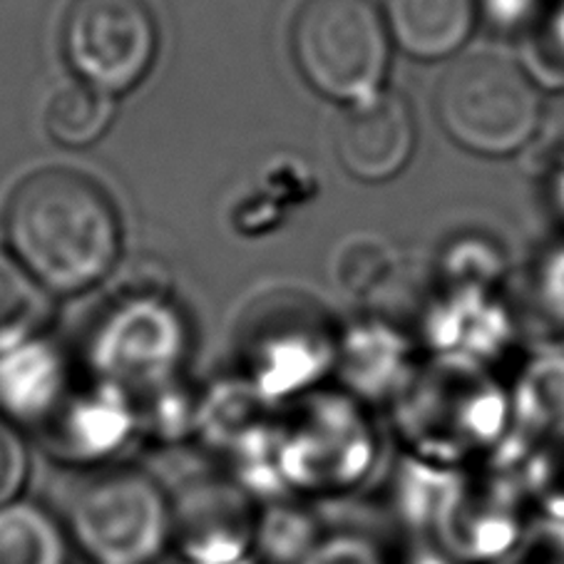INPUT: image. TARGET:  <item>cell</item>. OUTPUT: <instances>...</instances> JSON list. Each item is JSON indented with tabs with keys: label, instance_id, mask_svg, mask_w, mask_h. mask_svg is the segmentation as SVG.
<instances>
[{
	"label": "cell",
	"instance_id": "6da1fadb",
	"mask_svg": "<svg viewBox=\"0 0 564 564\" xmlns=\"http://www.w3.org/2000/svg\"><path fill=\"white\" fill-rule=\"evenodd\" d=\"M11 257L51 294L73 296L110 274L122 221L110 194L83 172L51 167L11 192L3 217Z\"/></svg>",
	"mask_w": 564,
	"mask_h": 564
},
{
	"label": "cell",
	"instance_id": "7a4b0ae2",
	"mask_svg": "<svg viewBox=\"0 0 564 564\" xmlns=\"http://www.w3.org/2000/svg\"><path fill=\"white\" fill-rule=\"evenodd\" d=\"M435 112L460 148L505 158L538 134L542 97L518 61L478 51L445 67L435 90Z\"/></svg>",
	"mask_w": 564,
	"mask_h": 564
},
{
	"label": "cell",
	"instance_id": "3957f363",
	"mask_svg": "<svg viewBox=\"0 0 564 564\" xmlns=\"http://www.w3.org/2000/svg\"><path fill=\"white\" fill-rule=\"evenodd\" d=\"M291 53L316 93L356 102L381 90L391 35L371 0H304L291 23Z\"/></svg>",
	"mask_w": 564,
	"mask_h": 564
},
{
	"label": "cell",
	"instance_id": "277c9868",
	"mask_svg": "<svg viewBox=\"0 0 564 564\" xmlns=\"http://www.w3.org/2000/svg\"><path fill=\"white\" fill-rule=\"evenodd\" d=\"M70 532L100 564H152L172 538L170 502L144 473L107 470L75 492Z\"/></svg>",
	"mask_w": 564,
	"mask_h": 564
},
{
	"label": "cell",
	"instance_id": "5b68a950",
	"mask_svg": "<svg viewBox=\"0 0 564 564\" xmlns=\"http://www.w3.org/2000/svg\"><path fill=\"white\" fill-rule=\"evenodd\" d=\"M63 51L77 80L118 97L134 90L158 61V21L144 0H75Z\"/></svg>",
	"mask_w": 564,
	"mask_h": 564
},
{
	"label": "cell",
	"instance_id": "8992f818",
	"mask_svg": "<svg viewBox=\"0 0 564 564\" xmlns=\"http://www.w3.org/2000/svg\"><path fill=\"white\" fill-rule=\"evenodd\" d=\"M187 328L162 296H132L102 318L93 338V366L102 383L150 391L180 366Z\"/></svg>",
	"mask_w": 564,
	"mask_h": 564
},
{
	"label": "cell",
	"instance_id": "52a82bcc",
	"mask_svg": "<svg viewBox=\"0 0 564 564\" xmlns=\"http://www.w3.org/2000/svg\"><path fill=\"white\" fill-rule=\"evenodd\" d=\"M415 150V120L401 95L378 90L348 102L336 128L341 167L361 182H388L401 174Z\"/></svg>",
	"mask_w": 564,
	"mask_h": 564
},
{
	"label": "cell",
	"instance_id": "ba28073f",
	"mask_svg": "<svg viewBox=\"0 0 564 564\" xmlns=\"http://www.w3.org/2000/svg\"><path fill=\"white\" fill-rule=\"evenodd\" d=\"M134 427L138 413L128 391L102 383L65 408L55 427V451L65 455L63 460H102L128 443Z\"/></svg>",
	"mask_w": 564,
	"mask_h": 564
},
{
	"label": "cell",
	"instance_id": "9c48e42d",
	"mask_svg": "<svg viewBox=\"0 0 564 564\" xmlns=\"http://www.w3.org/2000/svg\"><path fill=\"white\" fill-rule=\"evenodd\" d=\"M386 28L417 61L458 53L478 21V0H386Z\"/></svg>",
	"mask_w": 564,
	"mask_h": 564
},
{
	"label": "cell",
	"instance_id": "30bf717a",
	"mask_svg": "<svg viewBox=\"0 0 564 564\" xmlns=\"http://www.w3.org/2000/svg\"><path fill=\"white\" fill-rule=\"evenodd\" d=\"M67 391V371L57 348L31 338L0 354V408L18 421L37 423L57 411Z\"/></svg>",
	"mask_w": 564,
	"mask_h": 564
},
{
	"label": "cell",
	"instance_id": "8fae6325",
	"mask_svg": "<svg viewBox=\"0 0 564 564\" xmlns=\"http://www.w3.org/2000/svg\"><path fill=\"white\" fill-rule=\"evenodd\" d=\"M118 115V97L87 83H73L47 105L45 128L53 142L70 150H83L100 142Z\"/></svg>",
	"mask_w": 564,
	"mask_h": 564
},
{
	"label": "cell",
	"instance_id": "7c38bea8",
	"mask_svg": "<svg viewBox=\"0 0 564 564\" xmlns=\"http://www.w3.org/2000/svg\"><path fill=\"white\" fill-rule=\"evenodd\" d=\"M0 564H67L65 538L51 514L18 500L0 508Z\"/></svg>",
	"mask_w": 564,
	"mask_h": 564
},
{
	"label": "cell",
	"instance_id": "4fadbf2b",
	"mask_svg": "<svg viewBox=\"0 0 564 564\" xmlns=\"http://www.w3.org/2000/svg\"><path fill=\"white\" fill-rule=\"evenodd\" d=\"M47 321V291L0 251V354L37 338Z\"/></svg>",
	"mask_w": 564,
	"mask_h": 564
},
{
	"label": "cell",
	"instance_id": "5bb4252c",
	"mask_svg": "<svg viewBox=\"0 0 564 564\" xmlns=\"http://www.w3.org/2000/svg\"><path fill=\"white\" fill-rule=\"evenodd\" d=\"M520 65L534 85L564 90V0H542L522 28Z\"/></svg>",
	"mask_w": 564,
	"mask_h": 564
},
{
	"label": "cell",
	"instance_id": "9a60e30c",
	"mask_svg": "<svg viewBox=\"0 0 564 564\" xmlns=\"http://www.w3.org/2000/svg\"><path fill=\"white\" fill-rule=\"evenodd\" d=\"M28 451L23 437L8 421H0V508L18 500L28 480Z\"/></svg>",
	"mask_w": 564,
	"mask_h": 564
},
{
	"label": "cell",
	"instance_id": "2e32d148",
	"mask_svg": "<svg viewBox=\"0 0 564 564\" xmlns=\"http://www.w3.org/2000/svg\"><path fill=\"white\" fill-rule=\"evenodd\" d=\"M540 148L547 154L550 162L560 164L564 170V90L542 105L540 118Z\"/></svg>",
	"mask_w": 564,
	"mask_h": 564
},
{
	"label": "cell",
	"instance_id": "e0dca14e",
	"mask_svg": "<svg viewBox=\"0 0 564 564\" xmlns=\"http://www.w3.org/2000/svg\"><path fill=\"white\" fill-rule=\"evenodd\" d=\"M542 0H482L488 21L505 33H522Z\"/></svg>",
	"mask_w": 564,
	"mask_h": 564
},
{
	"label": "cell",
	"instance_id": "ac0fdd59",
	"mask_svg": "<svg viewBox=\"0 0 564 564\" xmlns=\"http://www.w3.org/2000/svg\"><path fill=\"white\" fill-rule=\"evenodd\" d=\"M542 294H547L554 306H564V251L550 259L547 269H542Z\"/></svg>",
	"mask_w": 564,
	"mask_h": 564
}]
</instances>
